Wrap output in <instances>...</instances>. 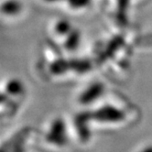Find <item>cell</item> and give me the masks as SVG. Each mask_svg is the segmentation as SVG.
<instances>
[{"label":"cell","instance_id":"obj_4","mask_svg":"<svg viewBox=\"0 0 152 152\" xmlns=\"http://www.w3.org/2000/svg\"><path fill=\"white\" fill-rule=\"evenodd\" d=\"M21 9V6L17 0H7L2 4V12L7 16L17 15Z\"/></svg>","mask_w":152,"mask_h":152},{"label":"cell","instance_id":"obj_2","mask_svg":"<svg viewBox=\"0 0 152 152\" xmlns=\"http://www.w3.org/2000/svg\"><path fill=\"white\" fill-rule=\"evenodd\" d=\"M64 131L63 121L61 119H56L50 126V132L47 135V139L50 143L62 145L65 142Z\"/></svg>","mask_w":152,"mask_h":152},{"label":"cell","instance_id":"obj_6","mask_svg":"<svg viewBox=\"0 0 152 152\" xmlns=\"http://www.w3.org/2000/svg\"><path fill=\"white\" fill-rule=\"evenodd\" d=\"M22 90H23L22 83H21L17 79L9 80L7 83L6 91H7V94H10V95H18V94H21Z\"/></svg>","mask_w":152,"mask_h":152},{"label":"cell","instance_id":"obj_7","mask_svg":"<svg viewBox=\"0 0 152 152\" xmlns=\"http://www.w3.org/2000/svg\"><path fill=\"white\" fill-rule=\"evenodd\" d=\"M54 30L59 36H67L72 29L69 21L61 19L56 22L54 26Z\"/></svg>","mask_w":152,"mask_h":152},{"label":"cell","instance_id":"obj_9","mask_svg":"<svg viewBox=\"0 0 152 152\" xmlns=\"http://www.w3.org/2000/svg\"><path fill=\"white\" fill-rule=\"evenodd\" d=\"M50 1H55V0H50Z\"/></svg>","mask_w":152,"mask_h":152},{"label":"cell","instance_id":"obj_5","mask_svg":"<svg viewBox=\"0 0 152 152\" xmlns=\"http://www.w3.org/2000/svg\"><path fill=\"white\" fill-rule=\"evenodd\" d=\"M79 41H80L79 31L73 29L66 36V40H65L64 46L68 50H74L79 45Z\"/></svg>","mask_w":152,"mask_h":152},{"label":"cell","instance_id":"obj_3","mask_svg":"<svg viewBox=\"0 0 152 152\" xmlns=\"http://www.w3.org/2000/svg\"><path fill=\"white\" fill-rule=\"evenodd\" d=\"M104 91V85L100 83H95L90 85V87L86 89L79 98V102L83 104H88L93 103L102 94Z\"/></svg>","mask_w":152,"mask_h":152},{"label":"cell","instance_id":"obj_1","mask_svg":"<svg viewBox=\"0 0 152 152\" xmlns=\"http://www.w3.org/2000/svg\"><path fill=\"white\" fill-rule=\"evenodd\" d=\"M91 118L100 122L115 123L124 119V113L117 108L110 105L101 107L100 109L91 114Z\"/></svg>","mask_w":152,"mask_h":152},{"label":"cell","instance_id":"obj_8","mask_svg":"<svg viewBox=\"0 0 152 152\" xmlns=\"http://www.w3.org/2000/svg\"><path fill=\"white\" fill-rule=\"evenodd\" d=\"M69 3L72 7H82L88 4V0H69Z\"/></svg>","mask_w":152,"mask_h":152}]
</instances>
